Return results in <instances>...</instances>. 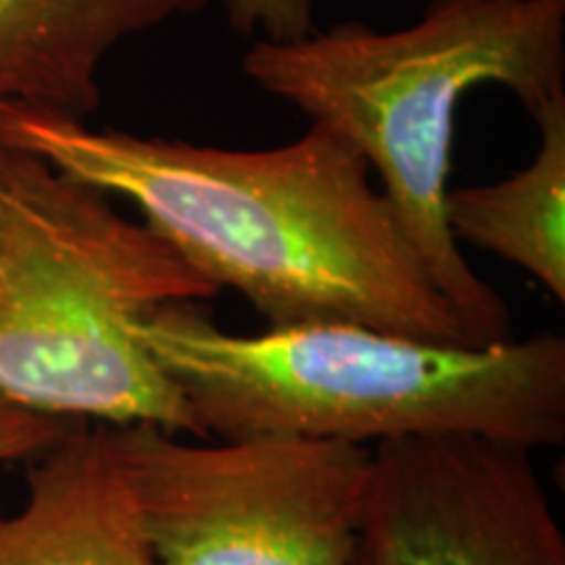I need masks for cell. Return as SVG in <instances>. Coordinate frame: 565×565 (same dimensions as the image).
<instances>
[{"label": "cell", "mask_w": 565, "mask_h": 565, "mask_svg": "<svg viewBox=\"0 0 565 565\" xmlns=\"http://www.w3.org/2000/svg\"><path fill=\"white\" fill-rule=\"evenodd\" d=\"M0 141L131 202L183 263L217 291L242 294L270 328L351 322L479 345L372 186L366 160L324 124L273 150H223L0 100Z\"/></svg>", "instance_id": "obj_1"}, {"label": "cell", "mask_w": 565, "mask_h": 565, "mask_svg": "<svg viewBox=\"0 0 565 565\" xmlns=\"http://www.w3.org/2000/svg\"><path fill=\"white\" fill-rule=\"evenodd\" d=\"M207 437L387 440L479 435L540 450L565 440V338L458 345L351 322L236 335L194 301L137 324Z\"/></svg>", "instance_id": "obj_2"}, {"label": "cell", "mask_w": 565, "mask_h": 565, "mask_svg": "<svg viewBox=\"0 0 565 565\" xmlns=\"http://www.w3.org/2000/svg\"><path fill=\"white\" fill-rule=\"evenodd\" d=\"M244 74L349 141L377 173L395 223L479 345L508 341L513 315L471 270L448 225L456 113L498 84L532 113L565 95V0H429L406 30L338 24L257 40Z\"/></svg>", "instance_id": "obj_3"}, {"label": "cell", "mask_w": 565, "mask_h": 565, "mask_svg": "<svg viewBox=\"0 0 565 565\" xmlns=\"http://www.w3.org/2000/svg\"><path fill=\"white\" fill-rule=\"evenodd\" d=\"M221 294L110 196L0 141V395L58 419L207 437L137 335Z\"/></svg>", "instance_id": "obj_4"}, {"label": "cell", "mask_w": 565, "mask_h": 565, "mask_svg": "<svg viewBox=\"0 0 565 565\" xmlns=\"http://www.w3.org/2000/svg\"><path fill=\"white\" fill-rule=\"evenodd\" d=\"M154 565H349L372 448L113 427Z\"/></svg>", "instance_id": "obj_5"}, {"label": "cell", "mask_w": 565, "mask_h": 565, "mask_svg": "<svg viewBox=\"0 0 565 565\" xmlns=\"http://www.w3.org/2000/svg\"><path fill=\"white\" fill-rule=\"evenodd\" d=\"M349 565H565L534 450L479 435L387 440Z\"/></svg>", "instance_id": "obj_6"}, {"label": "cell", "mask_w": 565, "mask_h": 565, "mask_svg": "<svg viewBox=\"0 0 565 565\" xmlns=\"http://www.w3.org/2000/svg\"><path fill=\"white\" fill-rule=\"evenodd\" d=\"M26 463L24 503L0 500V565H154L110 424H79Z\"/></svg>", "instance_id": "obj_7"}, {"label": "cell", "mask_w": 565, "mask_h": 565, "mask_svg": "<svg viewBox=\"0 0 565 565\" xmlns=\"http://www.w3.org/2000/svg\"><path fill=\"white\" fill-rule=\"evenodd\" d=\"M212 0H0V100L84 118L103 103L100 68L126 40Z\"/></svg>", "instance_id": "obj_8"}, {"label": "cell", "mask_w": 565, "mask_h": 565, "mask_svg": "<svg viewBox=\"0 0 565 565\" xmlns=\"http://www.w3.org/2000/svg\"><path fill=\"white\" fill-rule=\"evenodd\" d=\"M540 150L511 179L450 189L456 242L498 254L565 301V95L534 113Z\"/></svg>", "instance_id": "obj_9"}, {"label": "cell", "mask_w": 565, "mask_h": 565, "mask_svg": "<svg viewBox=\"0 0 565 565\" xmlns=\"http://www.w3.org/2000/svg\"><path fill=\"white\" fill-rule=\"evenodd\" d=\"M233 32L288 42L315 32V0H223Z\"/></svg>", "instance_id": "obj_10"}, {"label": "cell", "mask_w": 565, "mask_h": 565, "mask_svg": "<svg viewBox=\"0 0 565 565\" xmlns=\"http://www.w3.org/2000/svg\"><path fill=\"white\" fill-rule=\"evenodd\" d=\"M79 424L87 422H71L30 412V408L11 404L0 395V463L30 461L42 450L63 440L68 433H74Z\"/></svg>", "instance_id": "obj_11"}]
</instances>
